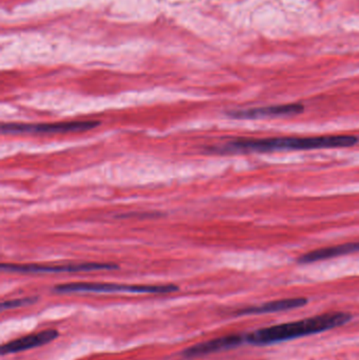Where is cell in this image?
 <instances>
[{
  "label": "cell",
  "instance_id": "6da1fadb",
  "mask_svg": "<svg viewBox=\"0 0 359 360\" xmlns=\"http://www.w3.org/2000/svg\"><path fill=\"white\" fill-rule=\"evenodd\" d=\"M358 139L352 135H329L318 137H284L270 139H240L230 141L210 151L218 154L249 153V152L311 151L353 147Z\"/></svg>",
  "mask_w": 359,
  "mask_h": 360
},
{
  "label": "cell",
  "instance_id": "277c9868",
  "mask_svg": "<svg viewBox=\"0 0 359 360\" xmlns=\"http://www.w3.org/2000/svg\"><path fill=\"white\" fill-rule=\"evenodd\" d=\"M99 126L98 122H72L60 124H4V134H56V133L82 132Z\"/></svg>",
  "mask_w": 359,
  "mask_h": 360
},
{
  "label": "cell",
  "instance_id": "5b68a950",
  "mask_svg": "<svg viewBox=\"0 0 359 360\" xmlns=\"http://www.w3.org/2000/svg\"><path fill=\"white\" fill-rule=\"evenodd\" d=\"M1 269L6 272L40 274V273H76L116 270L118 266L113 264H100V262H84V264H61V266L2 264Z\"/></svg>",
  "mask_w": 359,
  "mask_h": 360
},
{
  "label": "cell",
  "instance_id": "8992f818",
  "mask_svg": "<svg viewBox=\"0 0 359 360\" xmlns=\"http://www.w3.org/2000/svg\"><path fill=\"white\" fill-rule=\"evenodd\" d=\"M305 110L301 103L270 105V107L252 108V109L234 110L228 115L234 120H265V118L284 117L301 114Z\"/></svg>",
  "mask_w": 359,
  "mask_h": 360
},
{
  "label": "cell",
  "instance_id": "52a82bcc",
  "mask_svg": "<svg viewBox=\"0 0 359 360\" xmlns=\"http://www.w3.org/2000/svg\"><path fill=\"white\" fill-rule=\"evenodd\" d=\"M57 338H58V332L55 330H46V331L39 332V333L25 336V338L4 345L1 347V354H12V353L37 348V347L44 346V345L53 342Z\"/></svg>",
  "mask_w": 359,
  "mask_h": 360
},
{
  "label": "cell",
  "instance_id": "30bf717a",
  "mask_svg": "<svg viewBox=\"0 0 359 360\" xmlns=\"http://www.w3.org/2000/svg\"><path fill=\"white\" fill-rule=\"evenodd\" d=\"M308 304L307 298H287V300H275L267 302L259 307H251L238 312L240 315L269 314V313L280 312V311L293 310L301 308Z\"/></svg>",
  "mask_w": 359,
  "mask_h": 360
},
{
  "label": "cell",
  "instance_id": "9c48e42d",
  "mask_svg": "<svg viewBox=\"0 0 359 360\" xmlns=\"http://www.w3.org/2000/svg\"><path fill=\"white\" fill-rule=\"evenodd\" d=\"M242 342V336H225V338H216V340H209V342L196 345V346L185 350L183 354L187 357L202 356V355L210 354V353L234 348V347L240 346Z\"/></svg>",
  "mask_w": 359,
  "mask_h": 360
},
{
  "label": "cell",
  "instance_id": "ba28073f",
  "mask_svg": "<svg viewBox=\"0 0 359 360\" xmlns=\"http://www.w3.org/2000/svg\"><path fill=\"white\" fill-rule=\"evenodd\" d=\"M358 252H359V241L343 243V245L322 248V249L314 250L309 253L303 254L301 257L299 258V262L301 264H313V262L332 259V258L358 253Z\"/></svg>",
  "mask_w": 359,
  "mask_h": 360
},
{
  "label": "cell",
  "instance_id": "8fae6325",
  "mask_svg": "<svg viewBox=\"0 0 359 360\" xmlns=\"http://www.w3.org/2000/svg\"><path fill=\"white\" fill-rule=\"evenodd\" d=\"M35 298H20V300H8V302H2L1 309H14L18 307L27 306V304H34Z\"/></svg>",
  "mask_w": 359,
  "mask_h": 360
},
{
  "label": "cell",
  "instance_id": "3957f363",
  "mask_svg": "<svg viewBox=\"0 0 359 360\" xmlns=\"http://www.w3.org/2000/svg\"><path fill=\"white\" fill-rule=\"evenodd\" d=\"M57 293H137L167 294L178 291L174 285H133L118 283H73L56 285Z\"/></svg>",
  "mask_w": 359,
  "mask_h": 360
},
{
  "label": "cell",
  "instance_id": "7a4b0ae2",
  "mask_svg": "<svg viewBox=\"0 0 359 360\" xmlns=\"http://www.w3.org/2000/svg\"><path fill=\"white\" fill-rule=\"evenodd\" d=\"M350 319H351V315L347 313H328V314L318 315V316L303 319V321L282 323V325L257 330L247 336V342L255 346L288 342V340L334 329L339 326L345 325Z\"/></svg>",
  "mask_w": 359,
  "mask_h": 360
}]
</instances>
